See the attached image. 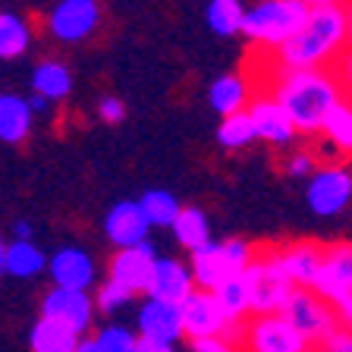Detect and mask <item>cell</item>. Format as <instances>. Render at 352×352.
<instances>
[{"instance_id":"cell-1","label":"cell","mask_w":352,"mask_h":352,"mask_svg":"<svg viewBox=\"0 0 352 352\" xmlns=\"http://www.w3.org/2000/svg\"><path fill=\"white\" fill-rule=\"evenodd\" d=\"M352 41V25L343 7H311L296 35L267 51L280 69H333Z\"/></svg>"},{"instance_id":"cell-2","label":"cell","mask_w":352,"mask_h":352,"mask_svg":"<svg viewBox=\"0 0 352 352\" xmlns=\"http://www.w3.org/2000/svg\"><path fill=\"white\" fill-rule=\"evenodd\" d=\"M271 76L274 79L255 91H267L289 113L296 132H305V135H318L330 107L346 98L333 69H280L274 66Z\"/></svg>"},{"instance_id":"cell-3","label":"cell","mask_w":352,"mask_h":352,"mask_svg":"<svg viewBox=\"0 0 352 352\" xmlns=\"http://www.w3.org/2000/svg\"><path fill=\"white\" fill-rule=\"evenodd\" d=\"M308 10L311 7L305 0H258L255 7H249L242 16L239 35H245L264 51H274L289 35H296V29L305 22Z\"/></svg>"},{"instance_id":"cell-4","label":"cell","mask_w":352,"mask_h":352,"mask_svg":"<svg viewBox=\"0 0 352 352\" xmlns=\"http://www.w3.org/2000/svg\"><path fill=\"white\" fill-rule=\"evenodd\" d=\"M255 258L245 239H227V242H205L201 249L192 252V280L198 289H217L223 280L242 274Z\"/></svg>"},{"instance_id":"cell-5","label":"cell","mask_w":352,"mask_h":352,"mask_svg":"<svg viewBox=\"0 0 352 352\" xmlns=\"http://www.w3.org/2000/svg\"><path fill=\"white\" fill-rule=\"evenodd\" d=\"M242 274H245V283H249L252 315H274V311H280L296 289L293 280L286 277V271L280 267L277 252H255L252 264Z\"/></svg>"},{"instance_id":"cell-6","label":"cell","mask_w":352,"mask_h":352,"mask_svg":"<svg viewBox=\"0 0 352 352\" xmlns=\"http://www.w3.org/2000/svg\"><path fill=\"white\" fill-rule=\"evenodd\" d=\"M280 315L308 340V346H324V340L340 327L330 302H324L315 289H302V286L293 289V296L280 308Z\"/></svg>"},{"instance_id":"cell-7","label":"cell","mask_w":352,"mask_h":352,"mask_svg":"<svg viewBox=\"0 0 352 352\" xmlns=\"http://www.w3.org/2000/svg\"><path fill=\"white\" fill-rule=\"evenodd\" d=\"M242 349L245 352H308L311 346L280 311H274V315H255L245 324Z\"/></svg>"},{"instance_id":"cell-8","label":"cell","mask_w":352,"mask_h":352,"mask_svg":"<svg viewBox=\"0 0 352 352\" xmlns=\"http://www.w3.org/2000/svg\"><path fill=\"white\" fill-rule=\"evenodd\" d=\"M308 208L318 217H333L352 201V170L343 164H324L308 179Z\"/></svg>"},{"instance_id":"cell-9","label":"cell","mask_w":352,"mask_h":352,"mask_svg":"<svg viewBox=\"0 0 352 352\" xmlns=\"http://www.w3.org/2000/svg\"><path fill=\"white\" fill-rule=\"evenodd\" d=\"M101 22V7L98 0H60L47 16V29L54 38L66 44L85 41Z\"/></svg>"},{"instance_id":"cell-10","label":"cell","mask_w":352,"mask_h":352,"mask_svg":"<svg viewBox=\"0 0 352 352\" xmlns=\"http://www.w3.org/2000/svg\"><path fill=\"white\" fill-rule=\"evenodd\" d=\"M179 315H183V337L189 340H205L220 337L227 327V315L220 302L214 299L211 289H192L183 302H179Z\"/></svg>"},{"instance_id":"cell-11","label":"cell","mask_w":352,"mask_h":352,"mask_svg":"<svg viewBox=\"0 0 352 352\" xmlns=\"http://www.w3.org/2000/svg\"><path fill=\"white\" fill-rule=\"evenodd\" d=\"M311 289L324 302H337L340 296L352 293V242L324 245V258H321V267L315 274Z\"/></svg>"},{"instance_id":"cell-12","label":"cell","mask_w":352,"mask_h":352,"mask_svg":"<svg viewBox=\"0 0 352 352\" xmlns=\"http://www.w3.org/2000/svg\"><path fill=\"white\" fill-rule=\"evenodd\" d=\"M41 315L73 327L76 333H85L95 318V299H88V289H69V286H54L41 302Z\"/></svg>"},{"instance_id":"cell-13","label":"cell","mask_w":352,"mask_h":352,"mask_svg":"<svg viewBox=\"0 0 352 352\" xmlns=\"http://www.w3.org/2000/svg\"><path fill=\"white\" fill-rule=\"evenodd\" d=\"M245 110H249L252 126H255V135L261 142H267V145H289L299 135L289 113L267 91H252V101Z\"/></svg>"},{"instance_id":"cell-14","label":"cell","mask_w":352,"mask_h":352,"mask_svg":"<svg viewBox=\"0 0 352 352\" xmlns=\"http://www.w3.org/2000/svg\"><path fill=\"white\" fill-rule=\"evenodd\" d=\"M192 289H195V280H192L189 264L176 261V258H157L154 261L151 280L145 286L148 299H161V302H170V305H179Z\"/></svg>"},{"instance_id":"cell-15","label":"cell","mask_w":352,"mask_h":352,"mask_svg":"<svg viewBox=\"0 0 352 352\" xmlns=\"http://www.w3.org/2000/svg\"><path fill=\"white\" fill-rule=\"evenodd\" d=\"M154 261H157V255H154V249L148 242L132 245V249H120L113 255V261H110V280L120 283L123 289H129L132 296L145 293V286L154 271Z\"/></svg>"},{"instance_id":"cell-16","label":"cell","mask_w":352,"mask_h":352,"mask_svg":"<svg viewBox=\"0 0 352 352\" xmlns=\"http://www.w3.org/2000/svg\"><path fill=\"white\" fill-rule=\"evenodd\" d=\"M148 230L151 223L142 214L139 201H117L104 217V233L117 249H132V245L148 242Z\"/></svg>"},{"instance_id":"cell-17","label":"cell","mask_w":352,"mask_h":352,"mask_svg":"<svg viewBox=\"0 0 352 352\" xmlns=\"http://www.w3.org/2000/svg\"><path fill=\"white\" fill-rule=\"evenodd\" d=\"M47 274H51L54 286H69V289H88L95 283V261L85 249L66 245V249L54 252L47 261Z\"/></svg>"},{"instance_id":"cell-18","label":"cell","mask_w":352,"mask_h":352,"mask_svg":"<svg viewBox=\"0 0 352 352\" xmlns=\"http://www.w3.org/2000/svg\"><path fill=\"white\" fill-rule=\"evenodd\" d=\"M139 337L148 340H161V343H176L183 337V315H179V305H170L161 299H148L139 308Z\"/></svg>"},{"instance_id":"cell-19","label":"cell","mask_w":352,"mask_h":352,"mask_svg":"<svg viewBox=\"0 0 352 352\" xmlns=\"http://www.w3.org/2000/svg\"><path fill=\"white\" fill-rule=\"evenodd\" d=\"M277 258H280V267L286 271V277L293 280V286L311 289L324 258V245L321 242H293V245L277 249Z\"/></svg>"},{"instance_id":"cell-20","label":"cell","mask_w":352,"mask_h":352,"mask_svg":"<svg viewBox=\"0 0 352 352\" xmlns=\"http://www.w3.org/2000/svg\"><path fill=\"white\" fill-rule=\"evenodd\" d=\"M208 101L217 110L220 117H230V113H239V110L249 107L252 101V85L242 73H227L217 76L208 88Z\"/></svg>"},{"instance_id":"cell-21","label":"cell","mask_w":352,"mask_h":352,"mask_svg":"<svg viewBox=\"0 0 352 352\" xmlns=\"http://www.w3.org/2000/svg\"><path fill=\"white\" fill-rule=\"evenodd\" d=\"M32 113L25 98L16 95H0V139L10 145H19L32 132Z\"/></svg>"},{"instance_id":"cell-22","label":"cell","mask_w":352,"mask_h":352,"mask_svg":"<svg viewBox=\"0 0 352 352\" xmlns=\"http://www.w3.org/2000/svg\"><path fill=\"white\" fill-rule=\"evenodd\" d=\"M32 352H76L79 346V333L73 327H66V324L54 321V318H44L32 327Z\"/></svg>"},{"instance_id":"cell-23","label":"cell","mask_w":352,"mask_h":352,"mask_svg":"<svg viewBox=\"0 0 352 352\" xmlns=\"http://www.w3.org/2000/svg\"><path fill=\"white\" fill-rule=\"evenodd\" d=\"M47 267V258H44V252L38 249L32 239H13L7 245V255H3V271L10 274V277H38V274Z\"/></svg>"},{"instance_id":"cell-24","label":"cell","mask_w":352,"mask_h":352,"mask_svg":"<svg viewBox=\"0 0 352 352\" xmlns=\"http://www.w3.org/2000/svg\"><path fill=\"white\" fill-rule=\"evenodd\" d=\"M170 230H173L176 242L189 252H195V249H201L205 242H211V223H208V214L201 211V208H179V214H176V220L170 223Z\"/></svg>"},{"instance_id":"cell-25","label":"cell","mask_w":352,"mask_h":352,"mask_svg":"<svg viewBox=\"0 0 352 352\" xmlns=\"http://www.w3.org/2000/svg\"><path fill=\"white\" fill-rule=\"evenodd\" d=\"M321 135L337 148L340 154L352 157V98L349 95L330 107V113L321 123Z\"/></svg>"},{"instance_id":"cell-26","label":"cell","mask_w":352,"mask_h":352,"mask_svg":"<svg viewBox=\"0 0 352 352\" xmlns=\"http://www.w3.org/2000/svg\"><path fill=\"white\" fill-rule=\"evenodd\" d=\"M32 88H35V95L47 98V101H63V98L69 95V88H73V76H69V69H66L63 63H57V60H44V63L35 66Z\"/></svg>"},{"instance_id":"cell-27","label":"cell","mask_w":352,"mask_h":352,"mask_svg":"<svg viewBox=\"0 0 352 352\" xmlns=\"http://www.w3.org/2000/svg\"><path fill=\"white\" fill-rule=\"evenodd\" d=\"M214 299L220 302L223 315H227V324L242 321V318L252 315V302H249V283H245V274H236V277L223 280L217 289H211Z\"/></svg>"},{"instance_id":"cell-28","label":"cell","mask_w":352,"mask_h":352,"mask_svg":"<svg viewBox=\"0 0 352 352\" xmlns=\"http://www.w3.org/2000/svg\"><path fill=\"white\" fill-rule=\"evenodd\" d=\"M242 16H245L242 0H211V3H208V10H205L208 25H211V32H214V35H220V38L239 35Z\"/></svg>"},{"instance_id":"cell-29","label":"cell","mask_w":352,"mask_h":352,"mask_svg":"<svg viewBox=\"0 0 352 352\" xmlns=\"http://www.w3.org/2000/svg\"><path fill=\"white\" fill-rule=\"evenodd\" d=\"M139 208H142V214L148 217L151 227H170L183 205H179V198H176L173 192L151 189V192H145V195L139 198Z\"/></svg>"},{"instance_id":"cell-30","label":"cell","mask_w":352,"mask_h":352,"mask_svg":"<svg viewBox=\"0 0 352 352\" xmlns=\"http://www.w3.org/2000/svg\"><path fill=\"white\" fill-rule=\"evenodd\" d=\"M255 139H258V135H255V126H252L249 110H239V113L223 117V123H220V129H217V142L227 148V151L249 148Z\"/></svg>"},{"instance_id":"cell-31","label":"cell","mask_w":352,"mask_h":352,"mask_svg":"<svg viewBox=\"0 0 352 352\" xmlns=\"http://www.w3.org/2000/svg\"><path fill=\"white\" fill-rule=\"evenodd\" d=\"M29 38H32V32L19 16H13V13L0 16V57L3 60L19 57V54L29 47Z\"/></svg>"},{"instance_id":"cell-32","label":"cell","mask_w":352,"mask_h":352,"mask_svg":"<svg viewBox=\"0 0 352 352\" xmlns=\"http://www.w3.org/2000/svg\"><path fill=\"white\" fill-rule=\"evenodd\" d=\"M95 343L101 352H135L139 337H135L132 330L120 327V324H110V327H101L95 333Z\"/></svg>"},{"instance_id":"cell-33","label":"cell","mask_w":352,"mask_h":352,"mask_svg":"<svg viewBox=\"0 0 352 352\" xmlns=\"http://www.w3.org/2000/svg\"><path fill=\"white\" fill-rule=\"evenodd\" d=\"M129 299H132L129 289H123L120 283L107 280V283L98 289V296H95V308H101V311H117V308H123Z\"/></svg>"},{"instance_id":"cell-34","label":"cell","mask_w":352,"mask_h":352,"mask_svg":"<svg viewBox=\"0 0 352 352\" xmlns=\"http://www.w3.org/2000/svg\"><path fill=\"white\" fill-rule=\"evenodd\" d=\"M318 170V157L311 151H299L289 157V164H286V173L289 176H311Z\"/></svg>"},{"instance_id":"cell-35","label":"cell","mask_w":352,"mask_h":352,"mask_svg":"<svg viewBox=\"0 0 352 352\" xmlns=\"http://www.w3.org/2000/svg\"><path fill=\"white\" fill-rule=\"evenodd\" d=\"M98 117L104 120V123H123L126 117V107L120 98H101V104H98Z\"/></svg>"},{"instance_id":"cell-36","label":"cell","mask_w":352,"mask_h":352,"mask_svg":"<svg viewBox=\"0 0 352 352\" xmlns=\"http://www.w3.org/2000/svg\"><path fill=\"white\" fill-rule=\"evenodd\" d=\"M333 73H337V79H340V85H343V91L352 98V41H349V47L343 51V57L337 60Z\"/></svg>"},{"instance_id":"cell-37","label":"cell","mask_w":352,"mask_h":352,"mask_svg":"<svg viewBox=\"0 0 352 352\" xmlns=\"http://www.w3.org/2000/svg\"><path fill=\"white\" fill-rule=\"evenodd\" d=\"M330 308H333V315H337V324H340V327L352 333V293L340 296L337 302H330Z\"/></svg>"},{"instance_id":"cell-38","label":"cell","mask_w":352,"mask_h":352,"mask_svg":"<svg viewBox=\"0 0 352 352\" xmlns=\"http://www.w3.org/2000/svg\"><path fill=\"white\" fill-rule=\"evenodd\" d=\"M192 352H239L233 343H227L223 337H205V340H192Z\"/></svg>"},{"instance_id":"cell-39","label":"cell","mask_w":352,"mask_h":352,"mask_svg":"<svg viewBox=\"0 0 352 352\" xmlns=\"http://www.w3.org/2000/svg\"><path fill=\"white\" fill-rule=\"evenodd\" d=\"M324 349L327 352H352V333L343 327H337L327 340H324Z\"/></svg>"},{"instance_id":"cell-40","label":"cell","mask_w":352,"mask_h":352,"mask_svg":"<svg viewBox=\"0 0 352 352\" xmlns=\"http://www.w3.org/2000/svg\"><path fill=\"white\" fill-rule=\"evenodd\" d=\"M135 352H176V349H173V343H161V340L139 337V343H135Z\"/></svg>"},{"instance_id":"cell-41","label":"cell","mask_w":352,"mask_h":352,"mask_svg":"<svg viewBox=\"0 0 352 352\" xmlns=\"http://www.w3.org/2000/svg\"><path fill=\"white\" fill-rule=\"evenodd\" d=\"M13 236H16V239H32V223L16 220V223H13Z\"/></svg>"},{"instance_id":"cell-42","label":"cell","mask_w":352,"mask_h":352,"mask_svg":"<svg viewBox=\"0 0 352 352\" xmlns=\"http://www.w3.org/2000/svg\"><path fill=\"white\" fill-rule=\"evenodd\" d=\"M25 104H29L32 113H41V110H47V104H51V101H47V98H41V95H32Z\"/></svg>"},{"instance_id":"cell-43","label":"cell","mask_w":352,"mask_h":352,"mask_svg":"<svg viewBox=\"0 0 352 352\" xmlns=\"http://www.w3.org/2000/svg\"><path fill=\"white\" fill-rule=\"evenodd\" d=\"M76 352H101V349H98L95 337H88V340H82V337H79V346H76Z\"/></svg>"},{"instance_id":"cell-44","label":"cell","mask_w":352,"mask_h":352,"mask_svg":"<svg viewBox=\"0 0 352 352\" xmlns=\"http://www.w3.org/2000/svg\"><path fill=\"white\" fill-rule=\"evenodd\" d=\"M308 7H343L346 0H305Z\"/></svg>"},{"instance_id":"cell-45","label":"cell","mask_w":352,"mask_h":352,"mask_svg":"<svg viewBox=\"0 0 352 352\" xmlns=\"http://www.w3.org/2000/svg\"><path fill=\"white\" fill-rule=\"evenodd\" d=\"M3 255H7V245H3V239H0V274H3Z\"/></svg>"},{"instance_id":"cell-46","label":"cell","mask_w":352,"mask_h":352,"mask_svg":"<svg viewBox=\"0 0 352 352\" xmlns=\"http://www.w3.org/2000/svg\"><path fill=\"white\" fill-rule=\"evenodd\" d=\"M343 10H346V16H349V25H352V0H346Z\"/></svg>"},{"instance_id":"cell-47","label":"cell","mask_w":352,"mask_h":352,"mask_svg":"<svg viewBox=\"0 0 352 352\" xmlns=\"http://www.w3.org/2000/svg\"><path fill=\"white\" fill-rule=\"evenodd\" d=\"M308 352H327V349H324V346H318V349H308Z\"/></svg>"}]
</instances>
